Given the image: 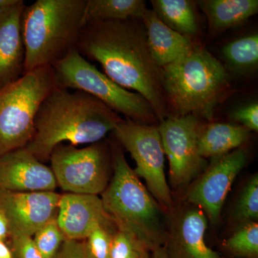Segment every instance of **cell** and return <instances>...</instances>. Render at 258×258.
<instances>
[{"mask_svg":"<svg viewBox=\"0 0 258 258\" xmlns=\"http://www.w3.org/2000/svg\"><path fill=\"white\" fill-rule=\"evenodd\" d=\"M76 50L86 60L101 64L104 74L115 83L143 96L158 120L170 115L161 69L151 55L142 20L86 24Z\"/></svg>","mask_w":258,"mask_h":258,"instance_id":"1","label":"cell"},{"mask_svg":"<svg viewBox=\"0 0 258 258\" xmlns=\"http://www.w3.org/2000/svg\"><path fill=\"white\" fill-rule=\"evenodd\" d=\"M121 120L91 95L55 86L37 111L35 132L26 148L43 163L61 144L78 147L101 142Z\"/></svg>","mask_w":258,"mask_h":258,"instance_id":"2","label":"cell"},{"mask_svg":"<svg viewBox=\"0 0 258 258\" xmlns=\"http://www.w3.org/2000/svg\"><path fill=\"white\" fill-rule=\"evenodd\" d=\"M88 0H37L25 5L21 28L25 74L52 66L76 49Z\"/></svg>","mask_w":258,"mask_h":258,"instance_id":"3","label":"cell"},{"mask_svg":"<svg viewBox=\"0 0 258 258\" xmlns=\"http://www.w3.org/2000/svg\"><path fill=\"white\" fill-rule=\"evenodd\" d=\"M113 177L101 194L105 211L118 230L133 235L152 252L165 243L164 211L132 169L123 153L111 147Z\"/></svg>","mask_w":258,"mask_h":258,"instance_id":"4","label":"cell"},{"mask_svg":"<svg viewBox=\"0 0 258 258\" xmlns=\"http://www.w3.org/2000/svg\"><path fill=\"white\" fill-rule=\"evenodd\" d=\"M161 84L169 110L176 115L212 119L228 87L225 67L205 49L194 45L189 52L161 68Z\"/></svg>","mask_w":258,"mask_h":258,"instance_id":"5","label":"cell"},{"mask_svg":"<svg viewBox=\"0 0 258 258\" xmlns=\"http://www.w3.org/2000/svg\"><path fill=\"white\" fill-rule=\"evenodd\" d=\"M55 86L52 66H46L0 88V156L27 147L37 111Z\"/></svg>","mask_w":258,"mask_h":258,"instance_id":"6","label":"cell"},{"mask_svg":"<svg viewBox=\"0 0 258 258\" xmlns=\"http://www.w3.org/2000/svg\"><path fill=\"white\" fill-rule=\"evenodd\" d=\"M56 87L91 95L125 118L153 125L158 119L149 102L115 83L75 49L52 66Z\"/></svg>","mask_w":258,"mask_h":258,"instance_id":"7","label":"cell"},{"mask_svg":"<svg viewBox=\"0 0 258 258\" xmlns=\"http://www.w3.org/2000/svg\"><path fill=\"white\" fill-rule=\"evenodd\" d=\"M49 160L57 184L67 193L98 195L109 183L111 148L103 140L83 148L61 144Z\"/></svg>","mask_w":258,"mask_h":258,"instance_id":"8","label":"cell"},{"mask_svg":"<svg viewBox=\"0 0 258 258\" xmlns=\"http://www.w3.org/2000/svg\"><path fill=\"white\" fill-rule=\"evenodd\" d=\"M113 133L135 161L134 173L145 181L153 198L164 211L172 210L170 187L165 175V154L157 127L122 118Z\"/></svg>","mask_w":258,"mask_h":258,"instance_id":"9","label":"cell"},{"mask_svg":"<svg viewBox=\"0 0 258 258\" xmlns=\"http://www.w3.org/2000/svg\"><path fill=\"white\" fill-rule=\"evenodd\" d=\"M200 120L192 115H170L159 122L164 154L169 163V179L174 189L184 187L206 169L198 149Z\"/></svg>","mask_w":258,"mask_h":258,"instance_id":"10","label":"cell"},{"mask_svg":"<svg viewBox=\"0 0 258 258\" xmlns=\"http://www.w3.org/2000/svg\"><path fill=\"white\" fill-rule=\"evenodd\" d=\"M246 161L247 156L242 149L217 158L189 189L186 201L201 209L212 223L218 221L231 186Z\"/></svg>","mask_w":258,"mask_h":258,"instance_id":"11","label":"cell"},{"mask_svg":"<svg viewBox=\"0 0 258 258\" xmlns=\"http://www.w3.org/2000/svg\"><path fill=\"white\" fill-rule=\"evenodd\" d=\"M208 219L195 205L179 209L167 223L164 247L169 258H224L205 241Z\"/></svg>","mask_w":258,"mask_h":258,"instance_id":"12","label":"cell"},{"mask_svg":"<svg viewBox=\"0 0 258 258\" xmlns=\"http://www.w3.org/2000/svg\"><path fill=\"white\" fill-rule=\"evenodd\" d=\"M60 197L55 191L0 190V208L9 220L10 231L33 237L56 216Z\"/></svg>","mask_w":258,"mask_h":258,"instance_id":"13","label":"cell"},{"mask_svg":"<svg viewBox=\"0 0 258 258\" xmlns=\"http://www.w3.org/2000/svg\"><path fill=\"white\" fill-rule=\"evenodd\" d=\"M57 221L67 240H85L100 227H116L98 195L64 193L57 205Z\"/></svg>","mask_w":258,"mask_h":258,"instance_id":"14","label":"cell"},{"mask_svg":"<svg viewBox=\"0 0 258 258\" xmlns=\"http://www.w3.org/2000/svg\"><path fill=\"white\" fill-rule=\"evenodd\" d=\"M57 186L51 168L39 161L26 147L0 156V190L54 191Z\"/></svg>","mask_w":258,"mask_h":258,"instance_id":"15","label":"cell"},{"mask_svg":"<svg viewBox=\"0 0 258 258\" xmlns=\"http://www.w3.org/2000/svg\"><path fill=\"white\" fill-rule=\"evenodd\" d=\"M25 2L0 9V88L25 74V48L21 28Z\"/></svg>","mask_w":258,"mask_h":258,"instance_id":"16","label":"cell"},{"mask_svg":"<svg viewBox=\"0 0 258 258\" xmlns=\"http://www.w3.org/2000/svg\"><path fill=\"white\" fill-rule=\"evenodd\" d=\"M141 20L151 55L160 69L186 55L195 45L189 37L162 23L152 10H147Z\"/></svg>","mask_w":258,"mask_h":258,"instance_id":"17","label":"cell"},{"mask_svg":"<svg viewBox=\"0 0 258 258\" xmlns=\"http://www.w3.org/2000/svg\"><path fill=\"white\" fill-rule=\"evenodd\" d=\"M249 134L248 129L241 125L211 123L200 129L199 153L204 159L221 157L240 147L248 139Z\"/></svg>","mask_w":258,"mask_h":258,"instance_id":"18","label":"cell"},{"mask_svg":"<svg viewBox=\"0 0 258 258\" xmlns=\"http://www.w3.org/2000/svg\"><path fill=\"white\" fill-rule=\"evenodd\" d=\"M198 3L215 33L238 26L258 12L257 0H203Z\"/></svg>","mask_w":258,"mask_h":258,"instance_id":"19","label":"cell"},{"mask_svg":"<svg viewBox=\"0 0 258 258\" xmlns=\"http://www.w3.org/2000/svg\"><path fill=\"white\" fill-rule=\"evenodd\" d=\"M147 10L144 0H88L83 22L141 20Z\"/></svg>","mask_w":258,"mask_h":258,"instance_id":"20","label":"cell"},{"mask_svg":"<svg viewBox=\"0 0 258 258\" xmlns=\"http://www.w3.org/2000/svg\"><path fill=\"white\" fill-rule=\"evenodd\" d=\"M151 3L152 11L169 28L189 38L198 33V22L191 2L152 0Z\"/></svg>","mask_w":258,"mask_h":258,"instance_id":"21","label":"cell"},{"mask_svg":"<svg viewBox=\"0 0 258 258\" xmlns=\"http://www.w3.org/2000/svg\"><path fill=\"white\" fill-rule=\"evenodd\" d=\"M224 57L232 67L238 71H249L258 63V36L252 34L240 37L226 45Z\"/></svg>","mask_w":258,"mask_h":258,"instance_id":"22","label":"cell"},{"mask_svg":"<svg viewBox=\"0 0 258 258\" xmlns=\"http://www.w3.org/2000/svg\"><path fill=\"white\" fill-rule=\"evenodd\" d=\"M225 247L233 254L244 258L258 256V223L251 222L240 225L225 242Z\"/></svg>","mask_w":258,"mask_h":258,"instance_id":"23","label":"cell"},{"mask_svg":"<svg viewBox=\"0 0 258 258\" xmlns=\"http://www.w3.org/2000/svg\"><path fill=\"white\" fill-rule=\"evenodd\" d=\"M233 219L240 225L257 221V174H254L244 185L234 208Z\"/></svg>","mask_w":258,"mask_h":258,"instance_id":"24","label":"cell"},{"mask_svg":"<svg viewBox=\"0 0 258 258\" xmlns=\"http://www.w3.org/2000/svg\"><path fill=\"white\" fill-rule=\"evenodd\" d=\"M32 237L43 258H53L66 240L56 216L47 222Z\"/></svg>","mask_w":258,"mask_h":258,"instance_id":"25","label":"cell"},{"mask_svg":"<svg viewBox=\"0 0 258 258\" xmlns=\"http://www.w3.org/2000/svg\"><path fill=\"white\" fill-rule=\"evenodd\" d=\"M116 230L113 227H100L93 231L83 241L86 257L110 258L112 239Z\"/></svg>","mask_w":258,"mask_h":258,"instance_id":"26","label":"cell"},{"mask_svg":"<svg viewBox=\"0 0 258 258\" xmlns=\"http://www.w3.org/2000/svg\"><path fill=\"white\" fill-rule=\"evenodd\" d=\"M145 249L133 235L117 229L112 239L110 258H139Z\"/></svg>","mask_w":258,"mask_h":258,"instance_id":"27","label":"cell"},{"mask_svg":"<svg viewBox=\"0 0 258 258\" xmlns=\"http://www.w3.org/2000/svg\"><path fill=\"white\" fill-rule=\"evenodd\" d=\"M10 249L14 258H43L34 242L33 237L10 231Z\"/></svg>","mask_w":258,"mask_h":258,"instance_id":"28","label":"cell"},{"mask_svg":"<svg viewBox=\"0 0 258 258\" xmlns=\"http://www.w3.org/2000/svg\"><path fill=\"white\" fill-rule=\"evenodd\" d=\"M232 118L241 123V125L248 129L249 132L258 131V104L257 102L244 105L236 108L232 112Z\"/></svg>","mask_w":258,"mask_h":258,"instance_id":"29","label":"cell"},{"mask_svg":"<svg viewBox=\"0 0 258 258\" xmlns=\"http://www.w3.org/2000/svg\"><path fill=\"white\" fill-rule=\"evenodd\" d=\"M53 258H87L84 242L66 239Z\"/></svg>","mask_w":258,"mask_h":258,"instance_id":"30","label":"cell"},{"mask_svg":"<svg viewBox=\"0 0 258 258\" xmlns=\"http://www.w3.org/2000/svg\"><path fill=\"white\" fill-rule=\"evenodd\" d=\"M10 233V222L3 209L0 208V240L6 241Z\"/></svg>","mask_w":258,"mask_h":258,"instance_id":"31","label":"cell"},{"mask_svg":"<svg viewBox=\"0 0 258 258\" xmlns=\"http://www.w3.org/2000/svg\"><path fill=\"white\" fill-rule=\"evenodd\" d=\"M0 258H14L10 246L6 241L0 240Z\"/></svg>","mask_w":258,"mask_h":258,"instance_id":"32","label":"cell"},{"mask_svg":"<svg viewBox=\"0 0 258 258\" xmlns=\"http://www.w3.org/2000/svg\"><path fill=\"white\" fill-rule=\"evenodd\" d=\"M152 258H169L164 246L157 247L151 252Z\"/></svg>","mask_w":258,"mask_h":258,"instance_id":"33","label":"cell"},{"mask_svg":"<svg viewBox=\"0 0 258 258\" xmlns=\"http://www.w3.org/2000/svg\"><path fill=\"white\" fill-rule=\"evenodd\" d=\"M18 2V0H0V9L15 5Z\"/></svg>","mask_w":258,"mask_h":258,"instance_id":"34","label":"cell"},{"mask_svg":"<svg viewBox=\"0 0 258 258\" xmlns=\"http://www.w3.org/2000/svg\"><path fill=\"white\" fill-rule=\"evenodd\" d=\"M139 258H152V257H151L150 251L145 249V250H144L143 252H142V253L141 254L140 257Z\"/></svg>","mask_w":258,"mask_h":258,"instance_id":"35","label":"cell"}]
</instances>
